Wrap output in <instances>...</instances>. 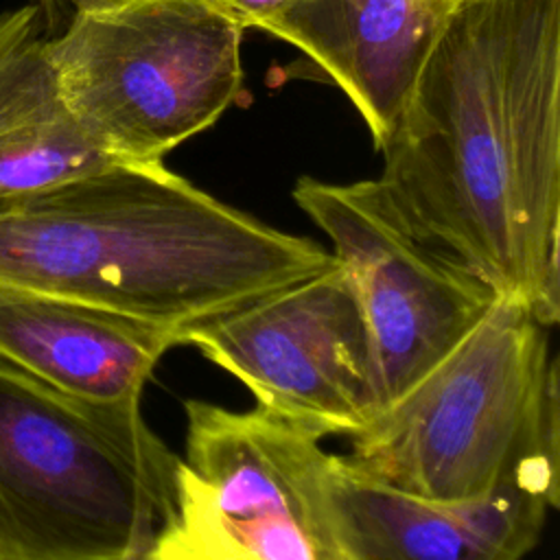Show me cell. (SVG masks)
I'll return each instance as SVG.
<instances>
[{
    "instance_id": "1",
    "label": "cell",
    "mask_w": 560,
    "mask_h": 560,
    "mask_svg": "<svg viewBox=\"0 0 560 560\" xmlns=\"http://www.w3.org/2000/svg\"><path fill=\"white\" fill-rule=\"evenodd\" d=\"M378 151L418 241L558 322L560 0L453 2Z\"/></svg>"
},
{
    "instance_id": "2",
    "label": "cell",
    "mask_w": 560,
    "mask_h": 560,
    "mask_svg": "<svg viewBox=\"0 0 560 560\" xmlns=\"http://www.w3.org/2000/svg\"><path fill=\"white\" fill-rule=\"evenodd\" d=\"M319 243L160 164L101 171L0 206V282L177 335L328 269Z\"/></svg>"
},
{
    "instance_id": "3",
    "label": "cell",
    "mask_w": 560,
    "mask_h": 560,
    "mask_svg": "<svg viewBox=\"0 0 560 560\" xmlns=\"http://www.w3.org/2000/svg\"><path fill=\"white\" fill-rule=\"evenodd\" d=\"M558 363L525 304L497 298L413 387L350 438L357 475L438 503H462L529 475H558Z\"/></svg>"
},
{
    "instance_id": "4",
    "label": "cell",
    "mask_w": 560,
    "mask_h": 560,
    "mask_svg": "<svg viewBox=\"0 0 560 560\" xmlns=\"http://www.w3.org/2000/svg\"><path fill=\"white\" fill-rule=\"evenodd\" d=\"M175 459L140 402L83 400L0 361V560H142Z\"/></svg>"
},
{
    "instance_id": "5",
    "label": "cell",
    "mask_w": 560,
    "mask_h": 560,
    "mask_svg": "<svg viewBox=\"0 0 560 560\" xmlns=\"http://www.w3.org/2000/svg\"><path fill=\"white\" fill-rule=\"evenodd\" d=\"M243 28L210 0H129L48 37L61 96L118 164H160L243 103Z\"/></svg>"
},
{
    "instance_id": "6",
    "label": "cell",
    "mask_w": 560,
    "mask_h": 560,
    "mask_svg": "<svg viewBox=\"0 0 560 560\" xmlns=\"http://www.w3.org/2000/svg\"><path fill=\"white\" fill-rule=\"evenodd\" d=\"M173 510L142 560H343L319 440L265 413L184 400Z\"/></svg>"
},
{
    "instance_id": "7",
    "label": "cell",
    "mask_w": 560,
    "mask_h": 560,
    "mask_svg": "<svg viewBox=\"0 0 560 560\" xmlns=\"http://www.w3.org/2000/svg\"><path fill=\"white\" fill-rule=\"evenodd\" d=\"M241 381L265 413L322 440L383 411L376 359L346 271L328 269L179 332Z\"/></svg>"
},
{
    "instance_id": "8",
    "label": "cell",
    "mask_w": 560,
    "mask_h": 560,
    "mask_svg": "<svg viewBox=\"0 0 560 560\" xmlns=\"http://www.w3.org/2000/svg\"><path fill=\"white\" fill-rule=\"evenodd\" d=\"M293 199L330 238V254L354 289L385 409L483 319L497 295L418 241L376 179L300 177Z\"/></svg>"
},
{
    "instance_id": "9",
    "label": "cell",
    "mask_w": 560,
    "mask_h": 560,
    "mask_svg": "<svg viewBox=\"0 0 560 560\" xmlns=\"http://www.w3.org/2000/svg\"><path fill=\"white\" fill-rule=\"evenodd\" d=\"M319 479L343 560H521L558 508V475L518 477L462 503L370 481L332 453H324Z\"/></svg>"
},
{
    "instance_id": "10",
    "label": "cell",
    "mask_w": 560,
    "mask_h": 560,
    "mask_svg": "<svg viewBox=\"0 0 560 560\" xmlns=\"http://www.w3.org/2000/svg\"><path fill=\"white\" fill-rule=\"evenodd\" d=\"M177 335L70 298L0 282V361L83 400L140 402Z\"/></svg>"
},
{
    "instance_id": "11",
    "label": "cell",
    "mask_w": 560,
    "mask_h": 560,
    "mask_svg": "<svg viewBox=\"0 0 560 560\" xmlns=\"http://www.w3.org/2000/svg\"><path fill=\"white\" fill-rule=\"evenodd\" d=\"M444 13L435 0H295L262 31L348 96L378 149Z\"/></svg>"
},
{
    "instance_id": "12",
    "label": "cell",
    "mask_w": 560,
    "mask_h": 560,
    "mask_svg": "<svg viewBox=\"0 0 560 560\" xmlns=\"http://www.w3.org/2000/svg\"><path fill=\"white\" fill-rule=\"evenodd\" d=\"M112 162L68 109L39 9L0 13V206Z\"/></svg>"
},
{
    "instance_id": "13",
    "label": "cell",
    "mask_w": 560,
    "mask_h": 560,
    "mask_svg": "<svg viewBox=\"0 0 560 560\" xmlns=\"http://www.w3.org/2000/svg\"><path fill=\"white\" fill-rule=\"evenodd\" d=\"M210 2L245 31V28H262L273 15L284 11L295 0H210Z\"/></svg>"
},
{
    "instance_id": "14",
    "label": "cell",
    "mask_w": 560,
    "mask_h": 560,
    "mask_svg": "<svg viewBox=\"0 0 560 560\" xmlns=\"http://www.w3.org/2000/svg\"><path fill=\"white\" fill-rule=\"evenodd\" d=\"M55 2H63V4L72 7L74 13H92V11H103V9L125 4L129 0H55Z\"/></svg>"
},
{
    "instance_id": "15",
    "label": "cell",
    "mask_w": 560,
    "mask_h": 560,
    "mask_svg": "<svg viewBox=\"0 0 560 560\" xmlns=\"http://www.w3.org/2000/svg\"><path fill=\"white\" fill-rule=\"evenodd\" d=\"M435 2H438V4H442L444 9H448V7H451L453 2H457V0H435Z\"/></svg>"
}]
</instances>
